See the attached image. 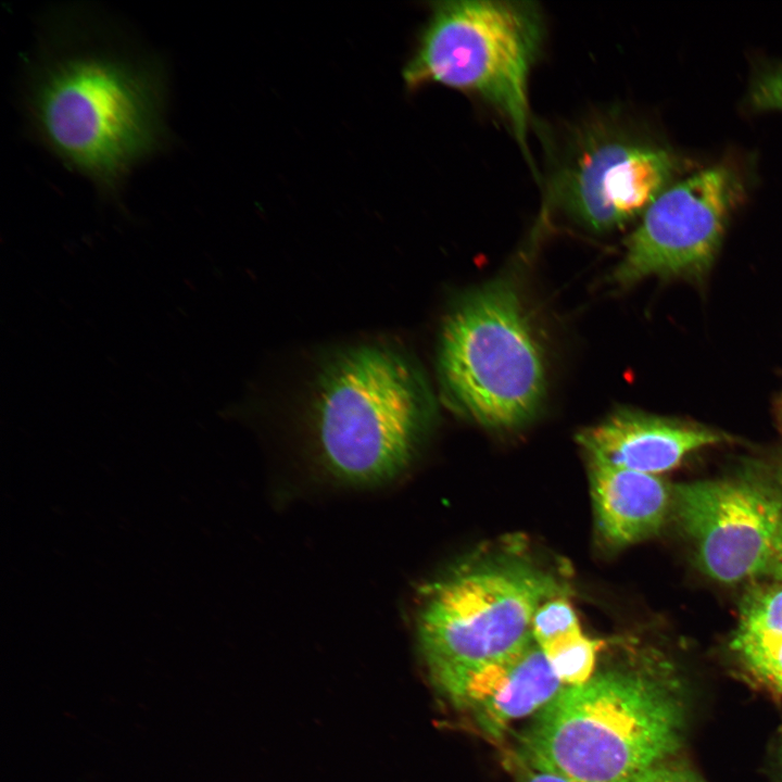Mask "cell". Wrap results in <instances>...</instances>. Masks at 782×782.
Masks as SVG:
<instances>
[{
	"label": "cell",
	"instance_id": "21",
	"mask_svg": "<svg viewBox=\"0 0 782 782\" xmlns=\"http://www.w3.org/2000/svg\"><path fill=\"white\" fill-rule=\"evenodd\" d=\"M779 417H780V420H781V424H782V399H781L780 405H779Z\"/></svg>",
	"mask_w": 782,
	"mask_h": 782
},
{
	"label": "cell",
	"instance_id": "1",
	"mask_svg": "<svg viewBox=\"0 0 782 782\" xmlns=\"http://www.w3.org/2000/svg\"><path fill=\"white\" fill-rule=\"evenodd\" d=\"M164 73L155 60L92 38L41 53L26 91L39 138L103 192L167 139Z\"/></svg>",
	"mask_w": 782,
	"mask_h": 782
},
{
	"label": "cell",
	"instance_id": "7",
	"mask_svg": "<svg viewBox=\"0 0 782 782\" xmlns=\"http://www.w3.org/2000/svg\"><path fill=\"white\" fill-rule=\"evenodd\" d=\"M672 513L710 579L739 583L771 571L782 543V488L755 470L672 488Z\"/></svg>",
	"mask_w": 782,
	"mask_h": 782
},
{
	"label": "cell",
	"instance_id": "18",
	"mask_svg": "<svg viewBox=\"0 0 782 782\" xmlns=\"http://www.w3.org/2000/svg\"><path fill=\"white\" fill-rule=\"evenodd\" d=\"M516 765L517 782H573L522 749Z\"/></svg>",
	"mask_w": 782,
	"mask_h": 782
},
{
	"label": "cell",
	"instance_id": "10",
	"mask_svg": "<svg viewBox=\"0 0 782 782\" xmlns=\"http://www.w3.org/2000/svg\"><path fill=\"white\" fill-rule=\"evenodd\" d=\"M563 689L532 639L503 657L464 671L441 691L455 706L468 710L487 735L500 737L510 722L540 711Z\"/></svg>",
	"mask_w": 782,
	"mask_h": 782
},
{
	"label": "cell",
	"instance_id": "5",
	"mask_svg": "<svg viewBox=\"0 0 782 782\" xmlns=\"http://www.w3.org/2000/svg\"><path fill=\"white\" fill-rule=\"evenodd\" d=\"M563 593L556 575L521 547L462 564L434 584L419 614V642L437 686L527 644L537 609Z\"/></svg>",
	"mask_w": 782,
	"mask_h": 782
},
{
	"label": "cell",
	"instance_id": "4",
	"mask_svg": "<svg viewBox=\"0 0 782 782\" xmlns=\"http://www.w3.org/2000/svg\"><path fill=\"white\" fill-rule=\"evenodd\" d=\"M429 10L402 70L405 88L440 84L480 97L503 115L529 157L528 80L544 35L538 3L447 0Z\"/></svg>",
	"mask_w": 782,
	"mask_h": 782
},
{
	"label": "cell",
	"instance_id": "14",
	"mask_svg": "<svg viewBox=\"0 0 782 782\" xmlns=\"http://www.w3.org/2000/svg\"><path fill=\"white\" fill-rule=\"evenodd\" d=\"M731 648L749 673L782 694V634L736 629Z\"/></svg>",
	"mask_w": 782,
	"mask_h": 782
},
{
	"label": "cell",
	"instance_id": "13",
	"mask_svg": "<svg viewBox=\"0 0 782 782\" xmlns=\"http://www.w3.org/2000/svg\"><path fill=\"white\" fill-rule=\"evenodd\" d=\"M600 642L578 629L540 646L564 686L586 682L594 674Z\"/></svg>",
	"mask_w": 782,
	"mask_h": 782
},
{
	"label": "cell",
	"instance_id": "17",
	"mask_svg": "<svg viewBox=\"0 0 782 782\" xmlns=\"http://www.w3.org/2000/svg\"><path fill=\"white\" fill-rule=\"evenodd\" d=\"M749 96L755 109L782 111V64L760 73L752 85Z\"/></svg>",
	"mask_w": 782,
	"mask_h": 782
},
{
	"label": "cell",
	"instance_id": "12",
	"mask_svg": "<svg viewBox=\"0 0 782 782\" xmlns=\"http://www.w3.org/2000/svg\"><path fill=\"white\" fill-rule=\"evenodd\" d=\"M597 531L611 547H623L657 533L672 510V488L656 475L588 457Z\"/></svg>",
	"mask_w": 782,
	"mask_h": 782
},
{
	"label": "cell",
	"instance_id": "19",
	"mask_svg": "<svg viewBox=\"0 0 782 782\" xmlns=\"http://www.w3.org/2000/svg\"><path fill=\"white\" fill-rule=\"evenodd\" d=\"M633 782H702V780L692 770L665 761L651 768Z\"/></svg>",
	"mask_w": 782,
	"mask_h": 782
},
{
	"label": "cell",
	"instance_id": "2",
	"mask_svg": "<svg viewBox=\"0 0 782 782\" xmlns=\"http://www.w3.org/2000/svg\"><path fill=\"white\" fill-rule=\"evenodd\" d=\"M678 677L654 652L564 689L540 710L522 751L573 782H633L681 745Z\"/></svg>",
	"mask_w": 782,
	"mask_h": 782
},
{
	"label": "cell",
	"instance_id": "9",
	"mask_svg": "<svg viewBox=\"0 0 782 782\" xmlns=\"http://www.w3.org/2000/svg\"><path fill=\"white\" fill-rule=\"evenodd\" d=\"M676 169L669 151L617 129L595 128L557 172L552 191L583 226L608 231L643 215L671 185Z\"/></svg>",
	"mask_w": 782,
	"mask_h": 782
},
{
	"label": "cell",
	"instance_id": "3",
	"mask_svg": "<svg viewBox=\"0 0 782 782\" xmlns=\"http://www.w3.org/2000/svg\"><path fill=\"white\" fill-rule=\"evenodd\" d=\"M313 408L328 468L345 481L374 483L406 466L434 404L408 357L390 348L362 345L324 367Z\"/></svg>",
	"mask_w": 782,
	"mask_h": 782
},
{
	"label": "cell",
	"instance_id": "16",
	"mask_svg": "<svg viewBox=\"0 0 782 782\" xmlns=\"http://www.w3.org/2000/svg\"><path fill=\"white\" fill-rule=\"evenodd\" d=\"M581 628L577 613L565 595L545 601L535 611L531 632L539 646Z\"/></svg>",
	"mask_w": 782,
	"mask_h": 782
},
{
	"label": "cell",
	"instance_id": "15",
	"mask_svg": "<svg viewBox=\"0 0 782 782\" xmlns=\"http://www.w3.org/2000/svg\"><path fill=\"white\" fill-rule=\"evenodd\" d=\"M736 629L782 634V580L759 584L746 593Z\"/></svg>",
	"mask_w": 782,
	"mask_h": 782
},
{
	"label": "cell",
	"instance_id": "6",
	"mask_svg": "<svg viewBox=\"0 0 782 782\" xmlns=\"http://www.w3.org/2000/svg\"><path fill=\"white\" fill-rule=\"evenodd\" d=\"M438 368L451 403L485 427L513 429L537 415L545 394L544 355L509 282L488 283L453 306Z\"/></svg>",
	"mask_w": 782,
	"mask_h": 782
},
{
	"label": "cell",
	"instance_id": "11",
	"mask_svg": "<svg viewBox=\"0 0 782 782\" xmlns=\"http://www.w3.org/2000/svg\"><path fill=\"white\" fill-rule=\"evenodd\" d=\"M578 439L588 457L658 476L723 438L706 427L620 409L583 430Z\"/></svg>",
	"mask_w": 782,
	"mask_h": 782
},
{
	"label": "cell",
	"instance_id": "20",
	"mask_svg": "<svg viewBox=\"0 0 782 782\" xmlns=\"http://www.w3.org/2000/svg\"><path fill=\"white\" fill-rule=\"evenodd\" d=\"M780 580H782V543L780 545V548L778 551L772 570Z\"/></svg>",
	"mask_w": 782,
	"mask_h": 782
},
{
	"label": "cell",
	"instance_id": "8",
	"mask_svg": "<svg viewBox=\"0 0 782 782\" xmlns=\"http://www.w3.org/2000/svg\"><path fill=\"white\" fill-rule=\"evenodd\" d=\"M744 188L728 165H715L671 184L643 213L613 274L630 286L652 275H695L714 260Z\"/></svg>",
	"mask_w": 782,
	"mask_h": 782
}]
</instances>
